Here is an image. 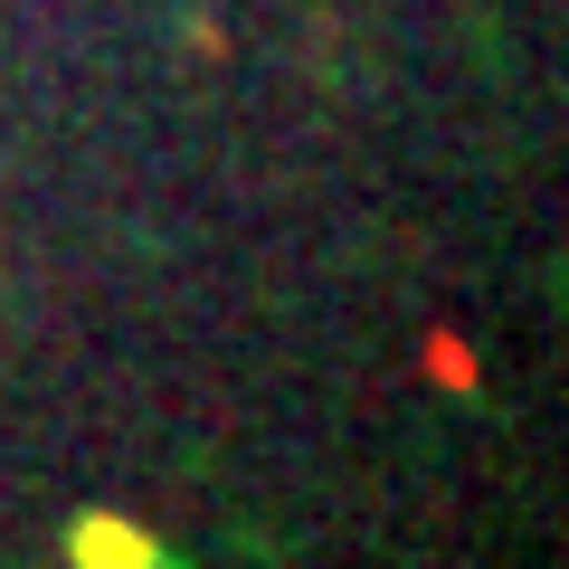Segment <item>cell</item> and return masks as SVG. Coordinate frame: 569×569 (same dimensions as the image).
Segmentation results:
<instances>
[{
    "label": "cell",
    "instance_id": "6da1fadb",
    "mask_svg": "<svg viewBox=\"0 0 569 569\" xmlns=\"http://www.w3.org/2000/svg\"><path fill=\"white\" fill-rule=\"evenodd\" d=\"M77 550H86L96 569H114V560H152V550H142L133 531H104V522H86V531H77Z\"/></svg>",
    "mask_w": 569,
    "mask_h": 569
}]
</instances>
